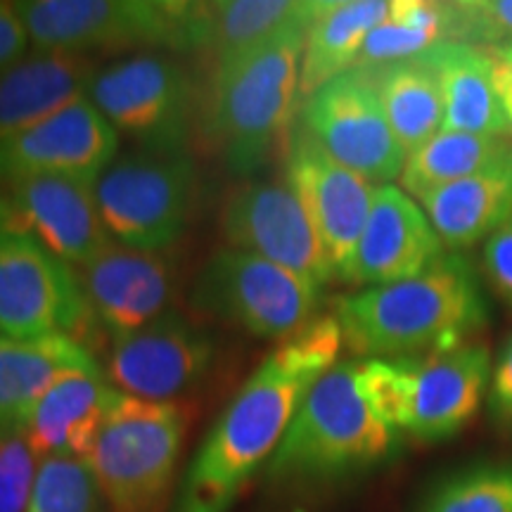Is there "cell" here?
I'll use <instances>...</instances> for the list:
<instances>
[{"label":"cell","instance_id":"6da1fadb","mask_svg":"<svg viewBox=\"0 0 512 512\" xmlns=\"http://www.w3.org/2000/svg\"><path fill=\"white\" fill-rule=\"evenodd\" d=\"M344 347L335 316H320L268 354L211 427L185 472L176 512H228L278 451L311 387Z\"/></svg>","mask_w":512,"mask_h":512},{"label":"cell","instance_id":"7a4b0ae2","mask_svg":"<svg viewBox=\"0 0 512 512\" xmlns=\"http://www.w3.org/2000/svg\"><path fill=\"white\" fill-rule=\"evenodd\" d=\"M344 347L363 358H415L456 349L489 320L470 261L446 252L408 280L363 287L337 302Z\"/></svg>","mask_w":512,"mask_h":512},{"label":"cell","instance_id":"3957f363","mask_svg":"<svg viewBox=\"0 0 512 512\" xmlns=\"http://www.w3.org/2000/svg\"><path fill=\"white\" fill-rule=\"evenodd\" d=\"M316 12L214 69L207 128L233 174L259 171L290 128L302 102L306 31Z\"/></svg>","mask_w":512,"mask_h":512},{"label":"cell","instance_id":"277c9868","mask_svg":"<svg viewBox=\"0 0 512 512\" xmlns=\"http://www.w3.org/2000/svg\"><path fill=\"white\" fill-rule=\"evenodd\" d=\"M399 430L370 399L361 361H339L294 415L278 451L268 460L273 479H330L392 456Z\"/></svg>","mask_w":512,"mask_h":512},{"label":"cell","instance_id":"5b68a950","mask_svg":"<svg viewBox=\"0 0 512 512\" xmlns=\"http://www.w3.org/2000/svg\"><path fill=\"white\" fill-rule=\"evenodd\" d=\"M491 368V351L482 342L396 361L363 358V377L377 411L420 441L453 437L475 418L489 392Z\"/></svg>","mask_w":512,"mask_h":512},{"label":"cell","instance_id":"8992f818","mask_svg":"<svg viewBox=\"0 0 512 512\" xmlns=\"http://www.w3.org/2000/svg\"><path fill=\"white\" fill-rule=\"evenodd\" d=\"M29 43L43 53L197 50V3L162 0H22L15 3Z\"/></svg>","mask_w":512,"mask_h":512},{"label":"cell","instance_id":"52a82bcc","mask_svg":"<svg viewBox=\"0 0 512 512\" xmlns=\"http://www.w3.org/2000/svg\"><path fill=\"white\" fill-rule=\"evenodd\" d=\"M185 418L176 401L119 392L86 463L112 512H162L181 458Z\"/></svg>","mask_w":512,"mask_h":512},{"label":"cell","instance_id":"ba28073f","mask_svg":"<svg viewBox=\"0 0 512 512\" xmlns=\"http://www.w3.org/2000/svg\"><path fill=\"white\" fill-rule=\"evenodd\" d=\"M93 192L114 242L159 254L183 238L192 219L195 159L188 150L128 152L114 159Z\"/></svg>","mask_w":512,"mask_h":512},{"label":"cell","instance_id":"9c48e42d","mask_svg":"<svg viewBox=\"0 0 512 512\" xmlns=\"http://www.w3.org/2000/svg\"><path fill=\"white\" fill-rule=\"evenodd\" d=\"M323 285L242 249L223 247L197 275L190 302L259 339H283L316 320Z\"/></svg>","mask_w":512,"mask_h":512},{"label":"cell","instance_id":"30bf717a","mask_svg":"<svg viewBox=\"0 0 512 512\" xmlns=\"http://www.w3.org/2000/svg\"><path fill=\"white\" fill-rule=\"evenodd\" d=\"M93 316L81 275L15 221L0 223V335L72 337Z\"/></svg>","mask_w":512,"mask_h":512},{"label":"cell","instance_id":"8fae6325","mask_svg":"<svg viewBox=\"0 0 512 512\" xmlns=\"http://www.w3.org/2000/svg\"><path fill=\"white\" fill-rule=\"evenodd\" d=\"M88 98L117 133L140 150H188L195 88L181 64L159 55H138L100 69Z\"/></svg>","mask_w":512,"mask_h":512},{"label":"cell","instance_id":"7c38bea8","mask_svg":"<svg viewBox=\"0 0 512 512\" xmlns=\"http://www.w3.org/2000/svg\"><path fill=\"white\" fill-rule=\"evenodd\" d=\"M302 128L339 164L375 185L401 178L408 152L396 140L368 69H351L302 102Z\"/></svg>","mask_w":512,"mask_h":512},{"label":"cell","instance_id":"4fadbf2b","mask_svg":"<svg viewBox=\"0 0 512 512\" xmlns=\"http://www.w3.org/2000/svg\"><path fill=\"white\" fill-rule=\"evenodd\" d=\"M285 181L302 202L335 278L344 283L377 185L330 157L302 126L287 143Z\"/></svg>","mask_w":512,"mask_h":512},{"label":"cell","instance_id":"5bb4252c","mask_svg":"<svg viewBox=\"0 0 512 512\" xmlns=\"http://www.w3.org/2000/svg\"><path fill=\"white\" fill-rule=\"evenodd\" d=\"M221 230L228 247L264 256L323 287L335 280L328 254L287 181H249L235 188L223 204Z\"/></svg>","mask_w":512,"mask_h":512},{"label":"cell","instance_id":"9a60e30c","mask_svg":"<svg viewBox=\"0 0 512 512\" xmlns=\"http://www.w3.org/2000/svg\"><path fill=\"white\" fill-rule=\"evenodd\" d=\"M119 133L91 98L76 100L53 117L0 143V176L19 181L55 176L93 185L114 164Z\"/></svg>","mask_w":512,"mask_h":512},{"label":"cell","instance_id":"2e32d148","mask_svg":"<svg viewBox=\"0 0 512 512\" xmlns=\"http://www.w3.org/2000/svg\"><path fill=\"white\" fill-rule=\"evenodd\" d=\"M216 344L207 330L178 311H164L112 342L110 377L119 392L145 401H174L209 373Z\"/></svg>","mask_w":512,"mask_h":512},{"label":"cell","instance_id":"e0dca14e","mask_svg":"<svg viewBox=\"0 0 512 512\" xmlns=\"http://www.w3.org/2000/svg\"><path fill=\"white\" fill-rule=\"evenodd\" d=\"M446 252L425 209L411 195L399 185H377L344 283L361 290L399 283L427 271Z\"/></svg>","mask_w":512,"mask_h":512},{"label":"cell","instance_id":"ac0fdd59","mask_svg":"<svg viewBox=\"0 0 512 512\" xmlns=\"http://www.w3.org/2000/svg\"><path fill=\"white\" fill-rule=\"evenodd\" d=\"M81 283L93 316L114 342L162 316L174 292V268L162 254L112 242L81 268Z\"/></svg>","mask_w":512,"mask_h":512},{"label":"cell","instance_id":"d6986e66","mask_svg":"<svg viewBox=\"0 0 512 512\" xmlns=\"http://www.w3.org/2000/svg\"><path fill=\"white\" fill-rule=\"evenodd\" d=\"M12 214L19 228L74 266H88L112 245L91 185L55 176L12 181Z\"/></svg>","mask_w":512,"mask_h":512},{"label":"cell","instance_id":"ffe728a7","mask_svg":"<svg viewBox=\"0 0 512 512\" xmlns=\"http://www.w3.org/2000/svg\"><path fill=\"white\" fill-rule=\"evenodd\" d=\"M117 399L119 389L112 387L102 368L60 377L38 401L24 430L36 460H86Z\"/></svg>","mask_w":512,"mask_h":512},{"label":"cell","instance_id":"44dd1931","mask_svg":"<svg viewBox=\"0 0 512 512\" xmlns=\"http://www.w3.org/2000/svg\"><path fill=\"white\" fill-rule=\"evenodd\" d=\"M91 55L34 53L0 72V143L88 98L98 74Z\"/></svg>","mask_w":512,"mask_h":512},{"label":"cell","instance_id":"7402d4cb","mask_svg":"<svg viewBox=\"0 0 512 512\" xmlns=\"http://www.w3.org/2000/svg\"><path fill=\"white\" fill-rule=\"evenodd\" d=\"M100 368L79 339H12L0 335V439L19 437L60 377Z\"/></svg>","mask_w":512,"mask_h":512},{"label":"cell","instance_id":"603a6c76","mask_svg":"<svg viewBox=\"0 0 512 512\" xmlns=\"http://www.w3.org/2000/svg\"><path fill=\"white\" fill-rule=\"evenodd\" d=\"M418 204L448 252L484 245L512 219V145L477 174L430 192Z\"/></svg>","mask_w":512,"mask_h":512},{"label":"cell","instance_id":"cb8c5ba5","mask_svg":"<svg viewBox=\"0 0 512 512\" xmlns=\"http://www.w3.org/2000/svg\"><path fill=\"white\" fill-rule=\"evenodd\" d=\"M420 57L439 83L444 105L441 131L508 138L489 50L460 41H441Z\"/></svg>","mask_w":512,"mask_h":512},{"label":"cell","instance_id":"d4e9b609","mask_svg":"<svg viewBox=\"0 0 512 512\" xmlns=\"http://www.w3.org/2000/svg\"><path fill=\"white\" fill-rule=\"evenodd\" d=\"M394 0H330L306 31L302 57V102L325 83L351 72L370 31L392 10Z\"/></svg>","mask_w":512,"mask_h":512},{"label":"cell","instance_id":"484cf974","mask_svg":"<svg viewBox=\"0 0 512 512\" xmlns=\"http://www.w3.org/2000/svg\"><path fill=\"white\" fill-rule=\"evenodd\" d=\"M318 3L294 0H221L197 3V50L211 55L214 69L316 12Z\"/></svg>","mask_w":512,"mask_h":512},{"label":"cell","instance_id":"4316f807","mask_svg":"<svg viewBox=\"0 0 512 512\" xmlns=\"http://www.w3.org/2000/svg\"><path fill=\"white\" fill-rule=\"evenodd\" d=\"M394 136L411 155L444 126L439 83L422 57L368 69Z\"/></svg>","mask_w":512,"mask_h":512},{"label":"cell","instance_id":"83f0119b","mask_svg":"<svg viewBox=\"0 0 512 512\" xmlns=\"http://www.w3.org/2000/svg\"><path fill=\"white\" fill-rule=\"evenodd\" d=\"M510 138L479 136L463 131H439L432 140L406 157L399 188L415 202L430 192L477 174L486 164L503 155Z\"/></svg>","mask_w":512,"mask_h":512},{"label":"cell","instance_id":"f1b7e54d","mask_svg":"<svg viewBox=\"0 0 512 512\" xmlns=\"http://www.w3.org/2000/svg\"><path fill=\"white\" fill-rule=\"evenodd\" d=\"M441 41H446L444 3L394 0L389 15L370 31L354 69H377L413 60Z\"/></svg>","mask_w":512,"mask_h":512},{"label":"cell","instance_id":"f546056e","mask_svg":"<svg viewBox=\"0 0 512 512\" xmlns=\"http://www.w3.org/2000/svg\"><path fill=\"white\" fill-rule=\"evenodd\" d=\"M422 512H512V460L456 472L432 491Z\"/></svg>","mask_w":512,"mask_h":512},{"label":"cell","instance_id":"4dcf8cb0","mask_svg":"<svg viewBox=\"0 0 512 512\" xmlns=\"http://www.w3.org/2000/svg\"><path fill=\"white\" fill-rule=\"evenodd\" d=\"M100 489L79 458H48L38 467L27 512H98Z\"/></svg>","mask_w":512,"mask_h":512},{"label":"cell","instance_id":"1f68e13d","mask_svg":"<svg viewBox=\"0 0 512 512\" xmlns=\"http://www.w3.org/2000/svg\"><path fill=\"white\" fill-rule=\"evenodd\" d=\"M446 41L494 48L512 41V0H456L444 3Z\"/></svg>","mask_w":512,"mask_h":512},{"label":"cell","instance_id":"d6a6232c","mask_svg":"<svg viewBox=\"0 0 512 512\" xmlns=\"http://www.w3.org/2000/svg\"><path fill=\"white\" fill-rule=\"evenodd\" d=\"M36 475V456L24 434L0 439V512H27Z\"/></svg>","mask_w":512,"mask_h":512},{"label":"cell","instance_id":"836d02e7","mask_svg":"<svg viewBox=\"0 0 512 512\" xmlns=\"http://www.w3.org/2000/svg\"><path fill=\"white\" fill-rule=\"evenodd\" d=\"M482 266L494 292L512 311V219L482 245Z\"/></svg>","mask_w":512,"mask_h":512},{"label":"cell","instance_id":"e575fe53","mask_svg":"<svg viewBox=\"0 0 512 512\" xmlns=\"http://www.w3.org/2000/svg\"><path fill=\"white\" fill-rule=\"evenodd\" d=\"M491 411L503 425H512V335L498 351L489 382Z\"/></svg>","mask_w":512,"mask_h":512},{"label":"cell","instance_id":"d590c367","mask_svg":"<svg viewBox=\"0 0 512 512\" xmlns=\"http://www.w3.org/2000/svg\"><path fill=\"white\" fill-rule=\"evenodd\" d=\"M29 34L15 3H0V72L27 57Z\"/></svg>","mask_w":512,"mask_h":512},{"label":"cell","instance_id":"8d00e7d4","mask_svg":"<svg viewBox=\"0 0 512 512\" xmlns=\"http://www.w3.org/2000/svg\"><path fill=\"white\" fill-rule=\"evenodd\" d=\"M494 81H496L498 100H501V107H503L505 126H508V138L512 140V62L496 60L494 57Z\"/></svg>","mask_w":512,"mask_h":512},{"label":"cell","instance_id":"74e56055","mask_svg":"<svg viewBox=\"0 0 512 512\" xmlns=\"http://www.w3.org/2000/svg\"><path fill=\"white\" fill-rule=\"evenodd\" d=\"M486 50H489L491 57H496V60L512 62V41L501 43V46H494V48H486Z\"/></svg>","mask_w":512,"mask_h":512},{"label":"cell","instance_id":"f35d334b","mask_svg":"<svg viewBox=\"0 0 512 512\" xmlns=\"http://www.w3.org/2000/svg\"><path fill=\"white\" fill-rule=\"evenodd\" d=\"M5 221H10V209L5 207L3 200H0V223H5Z\"/></svg>","mask_w":512,"mask_h":512}]
</instances>
